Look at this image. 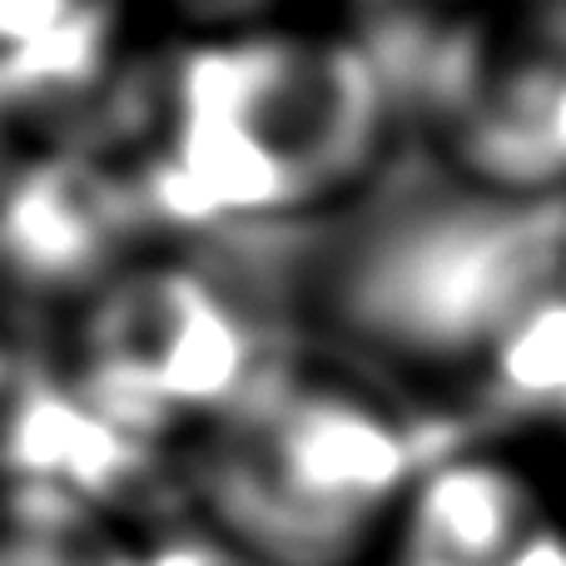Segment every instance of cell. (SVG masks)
<instances>
[{
	"instance_id": "1",
	"label": "cell",
	"mask_w": 566,
	"mask_h": 566,
	"mask_svg": "<svg viewBox=\"0 0 566 566\" xmlns=\"http://www.w3.org/2000/svg\"><path fill=\"white\" fill-rule=\"evenodd\" d=\"M392 95L363 35L224 30L159 60V129L129 165L149 234L308 219L382 175Z\"/></svg>"
},
{
	"instance_id": "8",
	"label": "cell",
	"mask_w": 566,
	"mask_h": 566,
	"mask_svg": "<svg viewBox=\"0 0 566 566\" xmlns=\"http://www.w3.org/2000/svg\"><path fill=\"white\" fill-rule=\"evenodd\" d=\"M0 566H169V527L129 532L45 488H0Z\"/></svg>"
},
{
	"instance_id": "9",
	"label": "cell",
	"mask_w": 566,
	"mask_h": 566,
	"mask_svg": "<svg viewBox=\"0 0 566 566\" xmlns=\"http://www.w3.org/2000/svg\"><path fill=\"white\" fill-rule=\"evenodd\" d=\"M35 353H45V348H40V343H25L6 318H0V398L15 388V378L25 373V363L35 358Z\"/></svg>"
},
{
	"instance_id": "6",
	"label": "cell",
	"mask_w": 566,
	"mask_h": 566,
	"mask_svg": "<svg viewBox=\"0 0 566 566\" xmlns=\"http://www.w3.org/2000/svg\"><path fill=\"white\" fill-rule=\"evenodd\" d=\"M0 488L60 492L119 527L185 522L175 448L105 418L50 353H35L0 398Z\"/></svg>"
},
{
	"instance_id": "10",
	"label": "cell",
	"mask_w": 566,
	"mask_h": 566,
	"mask_svg": "<svg viewBox=\"0 0 566 566\" xmlns=\"http://www.w3.org/2000/svg\"><path fill=\"white\" fill-rule=\"evenodd\" d=\"M15 115H10V99H6V85H0V185H6L10 165H15Z\"/></svg>"
},
{
	"instance_id": "2",
	"label": "cell",
	"mask_w": 566,
	"mask_h": 566,
	"mask_svg": "<svg viewBox=\"0 0 566 566\" xmlns=\"http://www.w3.org/2000/svg\"><path fill=\"white\" fill-rule=\"evenodd\" d=\"M557 293L566 205L392 169L318 214L298 333L363 373H482Z\"/></svg>"
},
{
	"instance_id": "11",
	"label": "cell",
	"mask_w": 566,
	"mask_h": 566,
	"mask_svg": "<svg viewBox=\"0 0 566 566\" xmlns=\"http://www.w3.org/2000/svg\"><path fill=\"white\" fill-rule=\"evenodd\" d=\"M195 566H244V562H239V557H229V552L219 547V542L205 532V542H199V557H195Z\"/></svg>"
},
{
	"instance_id": "5",
	"label": "cell",
	"mask_w": 566,
	"mask_h": 566,
	"mask_svg": "<svg viewBox=\"0 0 566 566\" xmlns=\"http://www.w3.org/2000/svg\"><path fill=\"white\" fill-rule=\"evenodd\" d=\"M135 179L70 145L15 155L0 185V293L35 313H70L149 244Z\"/></svg>"
},
{
	"instance_id": "12",
	"label": "cell",
	"mask_w": 566,
	"mask_h": 566,
	"mask_svg": "<svg viewBox=\"0 0 566 566\" xmlns=\"http://www.w3.org/2000/svg\"><path fill=\"white\" fill-rule=\"evenodd\" d=\"M209 10H254L259 0H205Z\"/></svg>"
},
{
	"instance_id": "3",
	"label": "cell",
	"mask_w": 566,
	"mask_h": 566,
	"mask_svg": "<svg viewBox=\"0 0 566 566\" xmlns=\"http://www.w3.org/2000/svg\"><path fill=\"white\" fill-rule=\"evenodd\" d=\"M452 438V422L408 412L303 343L244 408L179 442V502L244 566H363Z\"/></svg>"
},
{
	"instance_id": "4",
	"label": "cell",
	"mask_w": 566,
	"mask_h": 566,
	"mask_svg": "<svg viewBox=\"0 0 566 566\" xmlns=\"http://www.w3.org/2000/svg\"><path fill=\"white\" fill-rule=\"evenodd\" d=\"M303 343L249 313L185 249L145 254L65 313L50 358L119 428L179 452L244 408Z\"/></svg>"
},
{
	"instance_id": "7",
	"label": "cell",
	"mask_w": 566,
	"mask_h": 566,
	"mask_svg": "<svg viewBox=\"0 0 566 566\" xmlns=\"http://www.w3.org/2000/svg\"><path fill=\"white\" fill-rule=\"evenodd\" d=\"M527 517V492L502 462L448 448L418 472L398 512V566H507L532 542Z\"/></svg>"
}]
</instances>
